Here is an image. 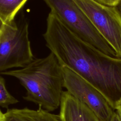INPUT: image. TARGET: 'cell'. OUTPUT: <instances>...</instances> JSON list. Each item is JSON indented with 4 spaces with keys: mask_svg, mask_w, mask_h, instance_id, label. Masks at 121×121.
<instances>
[{
    "mask_svg": "<svg viewBox=\"0 0 121 121\" xmlns=\"http://www.w3.org/2000/svg\"><path fill=\"white\" fill-rule=\"evenodd\" d=\"M43 36L60 65L90 83L115 110L121 100V58L107 55L81 40L51 12Z\"/></svg>",
    "mask_w": 121,
    "mask_h": 121,
    "instance_id": "1",
    "label": "cell"
},
{
    "mask_svg": "<svg viewBox=\"0 0 121 121\" xmlns=\"http://www.w3.org/2000/svg\"><path fill=\"white\" fill-rule=\"evenodd\" d=\"M0 74L14 77L19 81L26 90L25 100L36 104L50 112L60 106L63 72L61 66L52 52L44 58L34 59L20 69Z\"/></svg>",
    "mask_w": 121,
    "mask_h": 121,
    "instance_id": "2",
    "label": "cell"
},
{
    "mask_svg": "<svg viewBox=\"0 0 121 121\" xmlns=\"http://www.w3.org/2000/svg\"><path fill=\"white\" fill-rule=\"evenodd\" d=\"M69 31L105 54L116 57L114 50L72 0H43Z\"/></svg>",
    "mask_w": 121,
    "mask_h": 121,
    "instance_id": "3",
    "label": "cell"
},
{
    "mask_svg": "<svg viewBox=\"0 0 121 121\" xmlns=\"http://www.w3.org/2000/svg\"><path fill=\"white\" fill-rule=\"evenodd\" d=\"M25 20L6 23L0 33V73L13 68H23L34 60Z\"/></svg>",
    "mask_w": 121,
    "mask_h": 121,
    "instance_id": "4",
    "label": "cell"
},
{
    "mask_svg": "<svg viewBox=\"0 0 121 121\" xmlns=\"http://www.w3.org/2000/svg\"><path fill=\"white\" fill-rule=\"evenodd\" d=\"M121 58V15L117 7L95 0H72Z\"/></svg>",
    "mask_w": 121,
    "mask_h": 121,
    "instance_id": "5",
    "label": "cell"
},
{
    "mask_svg": "<svg viewBox=\"0 0 121 121\" xmlns=\"http://www.w3.org/2000/svg\"><path fill=\"white\" fill-rule=\"evenodd\" d=\"M63 87L72 96L86 104L100 121H110L115 110L93 85L70 69L61 66Z\"/></svg>",
    "mask_w": 121,
    "mask_h": 121,
    "instance_id": "6",
    "label": "cell"
},
{
    "mask_svg": "<svg viewBox=\"0 0 121 121\" xmlns=\"http://www.w3.org/2000/svg\"><path fill=\"white\" fill-rule=\"evenodd\" d=\"M60 106L61 121H100L89 108L67 91L62 92Z\"/></svg>",
    "mask_w": 121,
    "mask_h": 121,
    "instance_id": "7",
    "label": "cell"
},
{
    "mask_svg": "<svg viewBox=\"0 0 121 121\" xmlns=\"http://www.w3.org/2000/svg\"><path fill=\"white\" fill-rule=\"evenodd\" d=\"M5 121H61L59 115L52 114L40 108L8 109L4 113Z\"/></svg>",
    "mask_w": 121,
    "mask_h": 121,
    "instance_id": "8",
    "label": "cell"
},
{
    "mask_svg": "<svg viewBox=\"0 0 121 121\" xmlns=\"http://www.w3.org/2000/svg\"><path fill=\"white\" fill-rule=\"evenodd\" d=\"M27 0H0V18L6 24L14 20Z\"/></svg>",
    "mask_w": 121,
    "mask_h": 121,
    "instance_id": "9",
    "label": "cell"
},
{
    "mask_svg": "<svg viewBox=\"0 0 121 121\" xmlns=\"http://www.w3.org/2000/svg\"><path fill=\"white\" fill-rule=\"evenodd\" d=\"M18 100L8 91L4 78L0 76V107L8 108L9 105L15 104Z\"/></svg>",
    "mask_w": 121,
    "mask_h": 121,
    "instance_id": "10",
    "label": "cell"
},
{
    "mask_svg": "<svg viewBox=\"0 0 121 121\" xmlns=\"http://www.w3.org/2000/svg\"><path fill=\"white\" fill-rule=\"evenodd\" d=\"M95 1L105 6L117 7L121 0H95Z\"/></svg>",
    "mask_w": 121,
    "mask_h": 121,
    "instance_id": "11",
    "label": "cell"
},
{
    "mask_svg": "<svg viewBox=\"0 0 121 121\" xmlns=\"http://www.w3.org/2000/svg\"><path fill=\"white\" fill-rule=\"evenodd\" d=\"M110 121H121V117L116 110H115Z\"/></svg>",
    "mask_w": 121,
    "mask_h": 121,
    "instance_id": "12",
    "label": "cell"
},
{
    "mask_svg": "<svg viewBox=\"0 0 121 121\" xmlns=\"http://www.w3.org/2000/svg\"><path fill=\"white\" fill-rule=\"evenodd\" d=\"M115 110L118 112L121 117V102L120 101H119L117 103L115 107Z\"/></svg>",
    "mask_w": 121,
    "mask_h": 121,
    "instance_id": "13",
    "label": "cell"
},
{
    "mask_svg": "<svg viewBox=\"0 0 121 121\" xmlns=\"http://www.w3.org/2000/svg\"><path fill=\"white\" fill-rule=\"evenodd\" d=\"M5 23L3 22V21L1 20V19L0 18V33L2 31L4 26Z\"/></svg>",
    "mask_w": 121,
    "mask_h": 121,
    "instance_id": "14",
    "label": "cell"
},
{
    "mask_svg": "<svg viewBox=\"0 0 121 121\" xmlns=\"http://www.w3.org/2000/svg\"><path fill=\"white\" fill-rule=\"evenodd\" d=\"M0 121H5L4 118V113L0 110Z\"/></svg>",
    "mask_w": 121,
    "mask_h": 121,
    "instance_id": "15",
    "label": "cell"
},
{
    "mask_svg": "<svg viewBox=\"0 0 121 121\" xmlns=\"http://www.w3.org/2000/svg\"><path fill=\"white\" fill-rule=\"evenodd\" d=\"M117 9H118V10H119L121 15V1L120 4H119V5L117 6Z\"/></svg>",
    "mask_w": 121,
    "mask_h": 121,
    "instance_id": "16",
    "label": "cell"
},
{
    "mask_svg": "<svg viewBox=\"0 0 121 121\" xmlns=\"http://www.w3.org/2000/svg\"><path fill=\"white\" fill-rule=\"evenodd\" d=\"M120 101V102H121V100H120V101Z\"/></svg>",
    "mask_w": 121,
    "mask_h": 121,
    "instance_id": "17",
    "label": "cell"
}]
</instances>
